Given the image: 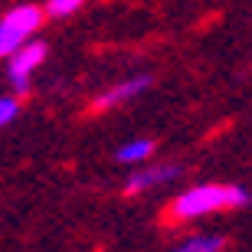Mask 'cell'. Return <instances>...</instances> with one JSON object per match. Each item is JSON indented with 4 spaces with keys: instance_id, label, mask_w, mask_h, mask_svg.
<instances>
[{
    "instance_id": "obj_1",
    "label": "cell",
    "mask_w": 252,
    "mask_h": 252,
    "mask_svg": "<svg viewBox=\"0 0 252 252\" xmlns=\"http://www.w3.org/2000/svg\"><path fill=\"white\" fill-rule=\"evenodd\" d=\"M249 203V190L246 187H226V184H200L190 187L187 193H180L170 203V220H193V216H206L216 210H233V206Z\"/></svg>"
},
{
    "instance_id": "obj_2",
    "label": "cell",
    "mask_w": 252,
    "mask_h": 252,
    "mask_svg": "<svg viewBox=\"0 0 252 252\" xmlns=\"http://www.w3.org/2000/svg\"><path fill=\"white\" fill-rule=\"evenodd\" d=\"M43 23V10L39 7H17L0 20V56H10L20 43H27L36 27Z\"/></svg>"
},
{
    "instance_id": "obj_3",
    "label": "cell",
    "mask_w": 252,
    "mask_h": 252,
    "mask_svg": "<svg viewBox=\"0 0 252 252\" xmlns=\"http://www.w3.org/2000/svg\"><path fill=\"white\" fill-rule=\"evenodd\" d=\"M43 59H46V46L43 43H20L10 53V75H30Z\"/></svg>"
},
{
    "instance_id": "obj_4",
    "label": "cell",
    "mask_w": 252,
    "mask_h": 252,
    "mask_svg": "<svg viewBox=\"0 0 252 252\" xmlns=\"http://www.w3.org/2000/svg\"><path fill=\"white\" fill-rule=\"evenodd\" d=\"M144 89H151V75H134V79H128V82H118L108 95H102V98L95 102V108H112V105L125 102V98H134V95H141Z\"/></svg>"
},
{
    "instance_id": "obj_5",
    "label": "cell",
    "mask_w": 252,
    "mask_h": 252,
    "mask_svg": "<svg viewBox=\"0 0 252 252\" xmlns=\"http://www.w3.org/2000/svg\"><path fill=\"white\" fill-rule=\"evenodd\" d=\"M177 174H180L177 164H164V167H154V170H144V174H134V177H128V187H125V193H141V190L154 187V184L174 180Z\"/></svg>"
},
{
    "instance_id": "obj_6",
    "label": "cell",
    "mask_w": 252,
    "mask_h": 252,
    "mask_svg": "<svg viewBox=\"0 0 252 252\" xmlns=\"http://www.w3.org/2000/svg\"><path fill=\"white\" fill-rule=\"evenodd\" d=\"M151 151H154V141H148V138H141V141H128L125 148H118L115 160H118V164H138V160L151 158Z\"/></svg>"
},
{
    "instance_id": "obj_7",
    "label": "cell",
    "mask_w": 252,
    "mask_h": 252,
    "mask_svg": "<svg viewBox=\"0 0 252 252\" xmlns=\"http://www.w3.org/2000/svg\"><path fill=\"white\" fill-rule=\"evenodd\" d=\"M226 239L223 236H193L184 246H177L174 252H223Z\"/></svg>"
},
{
    "instance_id": "obj_8",
    "label": "cell",
    "mask_w": 252,
    "mask_h": 252,
    "mask_svg": "<svg viewBox=\"0 0 252 252\" xmlns=\"http://www.w3.org/2000/svg\"><path fill=\"white\" fill-rule=\"evenodd\" d=\"M82 3H85V0H49L46 13H49V17H69V13H75Z\"/></svg>"
},
{
    "instance_id": "obj_9",
    "label": "cell",
    "mask_w": 252,
    "mask_h": 252,
    "mask_svg": "<svg viewBox=\"0 0 252 252\" xmlns=\"http://www.w3.org/2000/svg\"><path fill=\"white\" fill-rule=\"evenodd\" d=\"M17 112H20L17 98H3V95H0V125L13 122V118H17Z\"/></svg>"
},
{
    "instance_id": "obj_10",
    "label": "cell",
    "mask_w": 252,
    "mask_h": 252,
    "mask_svg": "<svg viewBox=\"0 0 252 252\" xmlns=\"http://www.w3.org/2000/svg\"><path fill=\"white\" fill-rule=\"evenodd\" d=\"M10 82H13V89H17L20 95L30 92V75H10Z\"/></svg>"
}]
</instances>
